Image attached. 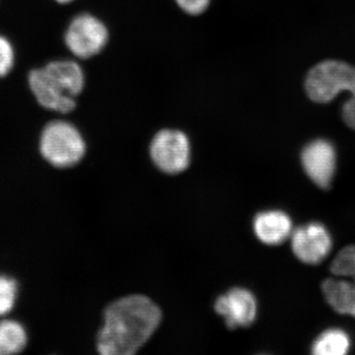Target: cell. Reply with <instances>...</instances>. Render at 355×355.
<instances>
[{"mask_svg":"<svg viewBox=\"0 0 355 355\" xmlns=\"http://www.w3.org/2000/svg\"><path fill=\"white\" fill-rule=\"evenodd\" d=\"M160 308L144 295H130L114 301L104 312V326L96 347L102 355H132L157 330Z\"/></svg>","mask_w":355,"mask_h":355,"instance_id":"cell-1","label":"cell"},{"mask_svg":"<svg viewBox=\"0 0 355 355\" xmlns=\"http://www.w3.org/2000/svg\"><path fill=\"white\" fill-rule=\"evenodd\" d=\"M29 84L40 105L67 114L76 108V97L84 87V73L76 62L60 60L32 70Z\"/></svg>","mask_w":355,"mask_h":355,"instance_id":"cell-2","label":"cell"},{"mask_svg":"<svg viewBox=\"0 0 355 355\" xmlns=\"http://www.w3.org/2000/svg\"><path fill=\"white\" fill-rule=\"evenodd\" d=\"M305 90L312 101L326 104L343 92L349 99L343 104V121L355 130V67L338 60H326L313 67L306 77Z\"/></svg>","mask_w":355,"mask_h":355,"instance_id":"cell-3","label":"cell"},{"mask_svg":"<svg viewBox=\"0 0 355 355\" xmlns=\"http://www.w3.org/2000/svg\"><path fill=\"white\" fill-rule=\"evenodd\" d=\"M330 272L331 277L322 282L327 303L338 314L355 317V245L336 254Z\"/></svg>","mask_w":355,"mask_h":355,"instance_id":"cell-4","label":"cell"},{"mask_svg":"<svg viewBox=\"0 0 355 355\" xmlns=\"http://www.w3.org/2000/svg\"><path fill=\"white\" fill-rule=\"evenodd\" d=\"M40 151L53 167L70 168L78 164L86 153L83 135L67 121H51L46 125L40 139Z\"/></svg>","mask_w":355,"mask_h":355,"instance_id":"cell-5","label":"cell"},{"mask_svg":"<svg viewBox=\"0 0 355 355\" xmlns=\"http://www.w3.org/2000/svg\"><path fill=\"white\" fill-rule=\"evenodd\" d=\"M150 155L161 171L170 175L180 174L190 165V141L180 130H161L151 142Z\"/></svg>","mask_w":355,"mask_h":355,"instance_id":"cell-6","label":"cell"},{"mask_svg":"<svg viewBox=\"0 0 355 355\" xmlns=\"http://www.w3.org/2000/svg\"><path fill=\"white\" fill-rule=\"evenodd\" d=\"M65 44L73 55L89 58L98 55L108 42L106 26L95 16L80 14L70 23L65 33Z\"/></svg>","mask_w":355,"mask_h":355,"instance_id":"cell-7","label":"cell"},{"mask_svg":"<svg viewBox=\"0 0 355 355\" xmlns=\"http://www.w3.org/2000/svg\"><path fill=\"white\" fill-rule=\"evenodd\" d=\"M292 253L301 263L316 266L328 258L333 237L321 222L313 221L294 229L291 236Z\"/></svg>","mask_w":355,"mask_h":355,"instance_id":"cell-8","label":"cell"},{"mask_svg":"<svg viewBox=\"0 0 355 355\" xmlns=\"http://www.w3.org/2000/svg\"><path fill=\"white\" fill-rule=\"evenodd\" d=\"M336 151L329 140L310 141L301 153V164L305 174L320 189L331 188L336 171Z\"/></svg>","mask_w":355,"mask_h":355,"instance_id":"cell-9","label":"cell"},{"mask_svg":"<svg viewBox=\"0 0 355 355\" xmlns=\"http://www.w3.org/2000/svg\"><path fill=\"white\" fill-rule=\"evenodd\" d=\"M217 314L225 319L229 329L251 326L258 314V303L251 291L234 287L217 298L214 305Z\"/></svg>","mask_w":355,"mask_h":355,"instance_id":"cell-10","label":"cell"},{"mask_svg":"<svg viewBox=\"0 0 355 355\" xmlns=\"http://www.w3.org/2000/svg\"><path fill=\"white\" fill-rule=\"evenodd\" d=\"M253 228L257 238L268 246H279L291 239L294 230L291 217L279 209L266 210L257 214Z\"/></svg>","mask_w":355,"mask_h":355,"instance_id":"cell-11","label":"cell"},{"mask_svg":"<svg viewBox=\"0 0 355 355\" xmlns=\"http://www.w3.org/2000/svg\"><path fill=\"white\" fill-rule=\"evenodd\" d=\"M352 347V338L347 331L338 328L324 330L311 345L314 355H345Z\"/></svg>","mask_w":355,"mask_h":355,"instance_id":"cell-12","label":"cell"},{"mask_svg":"<svg viewBox=\"0 0 355 355\" xmlns=\"http://www.w3.org/2000/svg\"><path fill=\"white\" fill-rule=\"evenodd\" d=\"M27 343V331L20 322L12 319L0 321V355L20 354Z\"/></svg>","mask_w":355,"mask_h":355,"instance_id":"cell-13","label":"cell"},{"mask_svg":"<svg viewBox=\"0 0 355 355\" xmlns=\"http://www.w3.org/2000/svg\"><path fill=\"white\" fill-rule=\"evenodd\" d=\"M18 284L13 277L0 275V318L6 317L15 307Z\"/></svg>","mask_w":355,"mask_h":355,"instance_id":"cell-14","label":"cell"},{"mask_svg":"<svg viewBox=\"0 0 355 355\" xmlns=\"http://www.w3.org/2000/svg\"><path fill=\"white\" fill-rule=\"evenodd\" d=\"M14 51L8 40L0 36V77L6 76L12 69Z\"/></svg>","mask_w":355,"mask_h":355,"instance_id":"cell-15","label":"cell"},{"mask_svg":"<svg viewBox=\"0 0 355 355\" xmlns=\"http://www.w3.org/2000/svg\"><path fill=\"white\" fill-rule=\"evenodd\" d=\"M180 8L191 15H198L207 10L210 0H176Z\"/></svg>","mask_w":355,"mask_h":355,"instance_id":"cell-16","label":"cell"},{"mask_svg":"<svg viewBox=\"0 0 355 355\" xmlns=\"http://www.w3.org/2000/svg\"><path fill=\"white\" fill-rule=\"evenodd\" d=\"M60 3H69V2L73 1V0H57Z\"/></svg>","mask_w":355,"mask_h":355,"instance_id":"cell-17","label":"cell"}]
</instances>
